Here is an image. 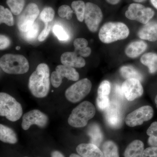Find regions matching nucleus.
<instances>
[{
    "label": "nucleus",
    "mask_w": 157,
    "mask_h": 157,
    "mask_svg": "<svg viewBox=\"0 0 157 157\" xmlns=\"http://www.w3.org/2000/svg\"><path fill=\"white\" fill-rule=\"evenodd\" d=\"M50 71L48 65L42 63L37 66L29 78V88L32 94L37 98H44L50 90Z\"/></svg>",
    "instance_id": "f257e3e1"
},
{
    "label": "nucleus",
    "mask_w": 157,
    "mask_h": 157,
    "mask_svg": "<svg viewBox=\"0 0 157 157\" xmlns=\"http://www.w3.org/2000/svg\"><path fill=\"white\" fill-rule=\"evenodd\" d=\"M129 33L128 28L124 23L109 22L105 23L100 29L99 38L103 43L109 44L126 39Z\"/></svg>",
    "instance_id": "f03ea898"
},
{
    "label": "nucleus",
    "mask_w": 157,
    "mask_h": 157,
    "mask_svg": "<svg viewBox=\"0 0 157 157\" xmlns=\"http://www.w3.org/2000/svg\"><path fill=\"white\" fill-rule=\"evenodd\" d=\"M96 114L94 106L89 101L82 102L72 110L68 118V124L74 128H82Z\"/></svg>",
    "instance_id": "7ed1b4c3"
},
{
    "label": "nucleus",
    "mask_w": 157,
    "mask_h": 157,
    "mask_svg": "<svg viewBox=\"0 0 157 157\" xmlns=\"http://www.w3.org/2000/svg\"><path fill=\"white\" fill-rule=\"evenodd\" d=\"M1 69L9 74H23L27 73L29 68L28 61L21 55L7 54L0 59Z\"/></svg>",
    "instance_id": "20e7f679"
},
{
    "label": "nucleus",
    "mask_w": 157,
    "mask_h": 157,
    "mask_svg": "<svg viewBox=\"0 0 157 157\" xmlns=\"http://www.w3.org/2000/svg\"><path fill=\"white\" fill-rule=\"evenodd\" d=\"M21 105L13 97L6 93H0V115L12 122L16 121L22 115Z\"/></svg>",
    "instance_id": "39448f33"
},
{
    "label": "nucleus",
    "mask_w": 157,
    "mask_h": 157,
    "mask_svg": "<svg viewBox=\"0 0 157 157\" xmlns=\"http://www.w3.org/2000/svg\"><path fill=\"white\" fill-rule=\"evenodd\" d=\"M91 82L87 78H83L68 88L65 95L67 100L73 103L82 101L88 94L91 90Z\"/></svg>",
    "instance_id": "423d86ee"
},
{
    "label": "nucleus",
    "mask_w": 157,
    "mask_h": 157,
    "mask_svg": "<svg viewBox=\"0 0 157 157\" xmlns=\"http://www.w3.org/2000/svg\"><path fill=\"white\" fill-rule=\"evenodd\" d=\"M155 14L153 10L139 3H132L125 12V16L131 20L136 21L143 24L149 22Z\"/></svg>",
    "instance_id": "0eeeda50"
},
{
    "label": "nucleus",
    "mask_w": 157,
    "mask_h": 157,
    "mask_svg": "<svg viewBox=\"0 0 157 157\" xmlns=\"http://www.w3.org/2000/svg\"><path fill=\"white\" fill-rule=\"evenodd\" d=\"M39 14V9L36 4H29L17 18V25L19 30L22 33L26 32L34 24Z\"/></svg>",
    "instance_id": "6e6552de"
},
{
    "label": "nucleus",
    "mask_w": 157,
    "mask_h": 157,
    "mask_svg": "<svg viewBox=\"0 0 157 157\" xmlns=\"http://www.w3.org/2000/svg\"><path fill=\"white\" fill-rule=\"evenodd\" d=\"M103 17L102 11L98 5L91 2L86 4L84 20L90 31L95 33L98 30Z\"/></svg>",
    "instance_id": "1a4fd4ad"
},
{
    "label": "nucleus",
    "mask_w": 157,
    "mask_h": 157,
    "mask_svg": "<svg viewBox=\"0 0 157 157\" xmlns=\"http://www.w3.org/2000/svg\"><path fill=\"white\" fill-rule=\"evenodd\" d=\"M153 114V109L151 106H143L127 115L125 118L126 124L130 127L140 125L144 122L150 120Z\"/></svg>",
    "instance_id": "9d476101"
},
{
    "label": "nucleus",
    "mask_w": 157,
    "mask_h": 157,
    "mask_svg": "<svg viewBox=\"0 0 157 157\" xmlns=\"http://www.w3.org/2000/svg\"><path fill=\"white\" fill-rule=\"evenodd\" d=\"M79 75L75 68L60 65L57 66L56 71L52 72L51 76V82L54 87H59L63 78L71 81H77Z\"/></svg>",
    "instance_id": "9b49d317"
},
{
    "label": "nucleus",
    "mask_w": 157,
    "mask_h": 157,
    "mask_svg": "<svg viewBox=\"0 0 157 157\" xmlns=\"http://www.w3.org/2000/svg\"><path fill=\"white\" fill-rule=\"evenodd\" d=\"M48 116L38 109H33L24 114L21 127L24 130H28L33 124L40 128H44L48 124Z\"/></svg>",
    "instance_id": "f8f14e48"
},
{
    "label": "nucleus",
    "mask_w": 157,
    "mask_h": 157,
    "mask_svg": "<svg viewBox=\"0 0 157 157\" xmlns=\"http://www.w3.org/2000/svg\"><path fill=\"white\" fill-rule=\"evenodd\" d=\"M124 95L128 101H132L143 94V88L140 80L135 78L127 79L124 82L121 86Z\"/></svg>",
    "instance_id": "ddd939ff"
},
{
    "label": "nucleus",
    "mask_w": 157,
    "mask_h": 157,
    "mask_svg": "<svg viewBox=\"0 0 157 157\" xmlns=\"http://www.w3.org/2000/svg\"><path fill=\"white\" fill-rule=\"evenodd\" d=\"M61 62L63 65L71 67L81 68L86 65V61L82 57L78 56L75 52H64L62 55Z\"/></svg>",
    "instance_id": "4468645a"
},
{
    "label": "nucleus",
    "mask_w": 157,
    "mask_h": 157,
    "mask_svg": "<svg viewBox=\"0 0 157 157\" xmlns=\"http://www.w3.org/2000/svg\"><path fill=\"white\" fill-rule=\"evenodd\" d=\"M106 111V118L107 124L113 128H118L120 126L121 117L120 108L118 105L113 103L110 104Z\"/></svg>",
    "instance_id": "2eb2a0df"
},
{
    "label": "nucleus",
    "mask_w": 157,
    "mask_h": 157,
    "mask_svg": "<svg viewBox=\"0 0 157 157\" xmlns=\"http://www.w3.org/2000/svg\"><path fill=\"white\" fill-rule=\"evenodd\" d=\"M76 151L82 157H104L102 151L92 143L79 144L76 147Z\"/></svg>",
    "instance_id": "dca6fc26"
},
{
    "label": "nucleus",
    "mask_w": 157,
    "mask_h": 157,
    "mask_svg": "<svg viewBox=\"0 0 157 157\" xmlns=\"http://www.w3.org/2000/svg\"><path fill=\"white\" fill-rule=\"evenodd\" d=\"M140 39L155 42L157 40V23L155 21L149 22L141 28L138 33Z\"/></svg>",
    "instance_id": "f3484780"
},
{
    "label": "nucleus",
    "mask_w": 157,
    "mask_h": 157,
    "mask_svg": "<svg viewBox=\"0 0 157 157\" xmlns=\"http://www.w3.org/2000/svg\"><path fill=\"white\" fill-rule=\"evenodd\" d=\"M147 48V44L143 41H134L130 43L125 49L126 55L131 58H135L143 53Z\"/></svg>",
    "instance_id": "a211bd4d"
},
{
    "label": "nucleus",
    "mask_w": 157,
    "mask_h": 157,
    "mask_svg": "<svg viewBox=\"0 0 157 157\" xmlns=\"http://www.w3.org/2000/svg\"><path fill=\"white\" fill-rule=\"evenodd\" d=\"M144 144L141 140H136L130 144L124 152V157H142Z\"/></svg>",
    "instance_id": "6ab92c4d"
},
{
    "label": "nucleus",
    "mask_w": 157,
    "mask_h": 157,
    "mask_svg": "<svg viewBox=\"0 0 157 157\" xmlns=\"http://www.w3.org/2000/svg\"><path fill=\"white\" fill-rule=\"evenodd\" d=\"M0 140L4 143L14 144L17 143V135L13 129L9 127L0 124Z\"/></svg>",
    "instance_id": "aec40b11"
},
{
    "label": "nucleus",
    "mask_w": 157,
    "mask_h": 157,
    "mask_svg": "<svg viewBox=\"0 0 157 157\" xmlns=\"http://www.w3.org/2000/svg\"><path fill=\"white\" fill-rule=\"evenodd\" d=\"M141 63L148 68L150 73H154L157 71V54L149 52L144 54L140 58Z\"/></svg>",
    "instance_id": "412c9836"
},
{
    "label": "nucleus",
    "mask_w": 157,
    "mask_h": 157,
    "mask_svg": "<svg viewBox=\"0 0 157 157\" xmlns=\"http://www.w3.org/2000/svg\"><path fill=\"white\" fill-rule=\"evenodd\" d=\"M88 134L90 137V143L100 146L103 138L100 127L97 124H92L89 127Z\"/></svg>",
    "instance_id": "4be33fe9"
},
{
    "label": "nucleus",
    "mask_w": 157,
    "mask_h": 157,
    "mask_svg": "<svg viewBox=\"0 0 157 157\" xmlns=\"http://www.w3.org/2000/svg\"><path fill=\"white\" fill-rule=\"evenodd\" d=\"M121 75L126 79L135 78L140 81L143 79V76L139 71L131 66H124L120 70Z\"/></svg>",
    "instance_id": "5701e85b"
},
{
    "label": "nucleus",
    "mask_w": 157,
    "mask_h": 157,
    "mask_svg": "<svg viewBox=\"0 0 157 157\" xmlns=\"http://www.w3.org/2000/svg\"><path fill=\"white\" fill-rule=\"evenodd\" d=\"M104 157H119L117 144L112 140L105 141L102 146Z\"/></svg>",
    "instance_id": "b1692460"
},
{
    "label": "nucleus",
    "mask_w": 157,
    "mask_h": 157,
    "mask_svg": "<svg viewBox=\"0 0 157 157\" xmlns=\"http://www.w3.org/2000/svg\"><path fill=\"white\" fill-rule=\"evenodd\" d=\"M71 6L78 21L82 22L84 21L86 9V4L82 0L73 1L71 4Z\"/></svg>",
    "instance_id": "393cba45"
},
{
    "label": "nucleus",
    "mask_w": 157,
    "mask_h": 157,
    "mask_svg": "<svg viewBox=\"0 0 157 157\" xmlns=\"http://www.w3.org/2000/svg\"><path fill=\"white\" fill-rule=\"evenodd\" d=\"M0 23H5L9 26H12L14 25L12 12L2 6H0Z\"/></svg>",
    "instance_id": "a878e982"
},
{
    "label": "nucleus",
    "mask_w": 157,
    "mask_h": 157,
    "mask_svg": "<svg viewBox=\"0 0 157 157\" xmlns=\"http://www.w3.org/2000/svg\"><path fill=\"white\" fill-rule=\"evenodd\" d=\"M26 0H7L6 3L12 14L18 15L21 13L25 5Z\"/></svg>",
    "instance_id": "bb28decb"
},
{
    "label": "nucleus",
    "mask_w": 157,
    "mask_h": 157,
    "mask_svg": "<svg viewBox=\"0 0 157 157\" xmlns=\"http://www.w3.org/2000/svg\"><path fill=\"white\" fill-rule=\"evenodd\" d=\"M147 134L149 136L148 139L149 145L157 147V122L151 124L147 131Z\"/></svg>",
    "instance_id": "cd10ccee"
},
{
    "label": "nucleus",
    "mask_w": 157,
    "mask_h": 157,
    "mask_svg": "<svg viewBox=\"0 0 157 157\" xmlns=\"http://www.w3.org/2000/svg\"><path fill=\"white\" fill-rule=\"evenodd\" d=\"M54 10L50 7H46L43 9L40 14V18L44 24L52 21L54 17Z\"/></svg>",
    "instance_id": "c85d7f7f"
},
{
    "label": "nucleus",
    "mask_w": 157,
    "mask_h": 157,
    "mask_svg": "<svg viewBox=\"0 0 157 157\" xmlns=\"http://www.w3.org/2000/svg\"><path fill=\"white\" fill-rule=\"evenodd\" d=\"M111 90V84L109 81L104 80L100 84L98 90V96H108Z\"/></svg>",
    "instance_id": "c756f323"
},
{
    "label": "nucleus",
    "mask_w": 157,
    "mask_h": 157,
    "mask_svg": "<svg viewBox=\"0 0 157 157\" xmlns=\"http://www.w3.org/2000/svg\"><path fill=\"white\" fill-rule=\"evenodd\" d=\"M53 32L55 35L60 41H66L69 39V36L61 26L57 25L54 26Z\"/></svg>",
    "instance_id": "7c9ffc66"
},
{
    "label": "nucleus",
    "mask_w": 157,
    "mask_h": 157,
    "mask_svg": "<svg viewBox=\"0 0 157 157\" xmlns=\"http://www.w3.org/2000/svg\"><path fill=\"white\" fill-rule=\"evenodd\" d=\"M73 11L70 6L67 5H63L59 8L58 13L60 17L67 19L70 20L72 18Z\"/></svg>",
    "instance_id": "2f4dec72"
},
{
    "label": "nucleus",
    "mask_w": 157,
    "mask_h": 157,
    "mask_svg": "<svg viewBox=\"0 0 157 157\" xmlns=\"http://www.w3.org/2000/svg\"><path fill=\"white\" fill-rule=\"evenodd\" d=\"M39 32V26L36 23L31 28L28 30L26 32H25L24 36L26 39L29 40H32L36 39L38 36Z\"/></svg>",
    "instance_id": "473e14b6"
},
{
    "label": "nucleus",
    "mask_w": 157,
    "mask_h": 157,
    "mask_svg": "<svg viewBox=\"0 0 157 157\" xmlns=\"http://www.w3.org/2000/svg\"><path fill=\"white\" fill-rule=\"evenodd\" d=\"M96 103L99 109L102 110H106L110 104L108 96H98Z\"/></svg>",
    "instance_id": "72a5a7b5"
},
{
    "label": "nucleus",
    "mask_w": 157,
    "mask_h": 157,
    "mask_svg": "<svg viewBox=\"0 0 157 157\" xmlns=\"http://www.w3.org/2000/svg\"><path fill=\"white\" fill-rule=\"evenodd\" d=\"M73 44L75 47V52H77L87 47L88 42L84 38H77L75 39Z\"/></svg>",
    "instance_id": "f704fd0d"
},
{
    "label": "nucleus",
    "mask_w": 157,
    "mask_h": 157,
    "mask_svg": "<svg viewBox=\"0 0 157 157\" xmlns=\"http://www.w3.org/2000/svg\"><path fill=\"white\" fill-rule=\"evenodd\" d=\"M142 157H157V147L151 146L145 149Z\"/></svg>",
    "instance_id": "c9c22d12"
},
{
    "label": "nucleus",
    "mask_w": 157,
    "mask_h": 157,
    "mask_svg": "<svg viewBox=\"0 0 157 157\" xmlns=\"http://www.w3.org/2000/svg\"><path fill=\"white\" fill-rule=\"evenodd\" d=\"M50 26L48 25V23L45 24V28L43 29L38 36V40L39 42H43L45 41L48 35H49L50 31Z\"/></svg>",
    "instance_id": "e433bc0d"
},
{
    "label": "nucleus",
    "mask_w": 157,
    "mask_h": 157,
    "mask_svg": "<svg viewBox=\"0 0 157 157\" xmlns=\"http://www.w3.org/2000/svg\"><path fill=\"white\" fill-rule=\"evenodd\" d=\"M11 43V41L8 37L4 35L0 36V49L4 50L9 47Z\"/></svg>",
    "instance_id": "4c0bfd02"
},
{
    "label": "nucleus",
    "mask_w": 157,
    "mask_h": 157,
    "mask_svg": "<svg viewBox=\"0 0 157 157\" xmlns=\"http://www.w3.org/2000/svg\"><path fill=\"white\" fill-rule=\"evenodd\" d=\"M75 52V51H74ZM79 56L82 57H87L90 56L91 53V49L90 47H87L86 48L78 50V51L75 52Z\"/></svg>",
    "instance_id": "58836bf2"
},
{
    "label": "nucleus",
    "mask_w": 157,
    "mask_h": 157,
    "mask_svg": "<svg viewBox=\"0 0 157 157\" xmlns=\"http://www.w3.org/2000/svg\"><path fill=\"white\" fill-rule=\"evenodd\" d=\"M51 157H65L63 154L58 151H55L52 152Z\"/></svg>",
    "instance_id": "ea45409f"
},
{
    "label": "nucleus",
    "mask_w": 157,
    "mask_h": 157,
    "mask_svg": "<svg viewBox=\"0 0 157 157\" xmlns=\"http://www.w3.org/2000/svg\"><path fill=\"white\" fill-rule=\"evenodd\" d=\"M105 1L110 5H115L118 4L121 0H105Z\"/></svg>",
    "instance_id": "a19ab883"
},
{
    "label": "nucleus",
    "mask_w": 157,
    "mask_h": 157,
    "mask_svg": "<svg viewBox=\"0 0 157 157\" xmlns=\"http://www.w3.org/2000/svg\"><path fill=\"white\" fill-rule=\"evenodd\" d=\"M151 1L154 7L157 9V0H151Z\"/></svg>",
    "instance_id": "79ce46f5"
},
{
    "label": "nucleus",
    "mask_w": 157,
    "mask_h": 157,
    "mask_svg": "<svg viewBox=\"0 0 157 157\" xmlns=\"http://www.w3.org/2000/svg\"><path fill=\"white\" fill-rule=\"evenodd\" d=\"M82 157L80 156V155L76 154H72L70 155V157Z\"/></svg>",
    "instance_id": "37998d69"
},
{
    "label": "nucleus",
    "mask_w": 157,
    "mask_h": 157,
    "mask_svg": "<svg viewBox=\"0 0 157 157\" xmlns=\"http://www.w3.org/2000/svg\"><path fill=\"white\" fill-rule=\"evenodd\" d=\"M134 2H136L140 3L142 2H144L146 0H133Z\"/></svg>",
    "instance_id": "c03bdc74"
},
{
    "label": "nucleus",
    "mask_w": 157,
    "mask_h": 157,
    "mask_svg": "<svg viewBox=\"0 0 157 157\" xmlns=\"http://www.w3.org/2000/svg\"><path fill=\"white\" fill-rule=\"evenodd\" d=\"M155 103L156 104V107H157V96H156L155 98Z\"/></svg>",
    "instance_id": "a18cd8bd"
},
{
    "label": "nucleus",
    "mask_w": 157,
    "mask_h": 157,
    "mask_svg": "<svg viewBox=\"0 0 157 157\" xmlns=\"http://www.w3.org/2000/svg\"><path fill=\"white\" fill-rule=\"evenodd\" d=\"M21 47H20L19 46H17V47H16V48H15V49H16L17 50H19L20 49Z\"/></svg>",
    "instance_id": "49530a36"
},
{
    "label": "nucleus",
    "mask_w": 157,
    "mask_h": 157,
    "mask_svg": "<svg viewBox=\"0 0 157 157\" xmlns=\"http://www.w3.org/2000/svg\"></svg>",
    "instance_id": "de8ad7c7"
}]
</instances>
